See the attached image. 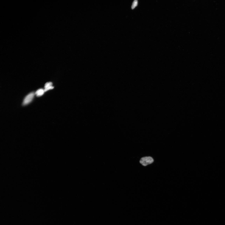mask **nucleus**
<instances>
[{
  "mask_svg": "<svg viewBox=\"0 0 225 225\" xmlns=\"http://www.w3.org/2000/svg\"><path fill=\"white\" fill-rule=\"evenodd\" d=\"M52 142V139L48 138L41 142L36 149L34 155V158L35 159L39 158L45 154L49 150Z\"/></svg>",
  "mask_w": 225,
  "mask_h": 225,
  "instance_id": "obj_1",
  "label": "nucleus"
},
{
  "mask_svg": "<svg viewBox=\"0 0 225 225\" xmlns=\"http://www.w3.org/2000/svg\"><path fill=\"white\" fill-rule=\"evenodd\" d=\"M67 138L66 134L63 133H59L54 137L52 141L55 145H59L64 143Z\"/></svg>",
  "mask_w": 225,
  "mask_h": 225,
  "instance_id": "obj_2",
  "label": "nucleus"
},
{
  "mask_svg": "<svg viewBox=\"0 0 225 225\" xmlns=\"http://www.w3.org/2000/svg\"><path fill=\"white\" fill-rule=\"evenodd\" d=\"M207 7V2L205 0H202L199 3L197 9L198 14H200L205 10Z\"/></svg>",
  "mask_w": 225,
  "mask_h": 225,
  "instance_id": "obj_3",
  "label": "nucleus"
},
{
  "mask_svg": "<svg viewBox=\"0 0 225 225\" xmlns=\"http://www.w3.org/2000/svg\"><path fill=\"white\" fill-rule=\"evenodd\" d=\"M79 125L76 123H73L69 124L67 127V133L70 132L78 129Z\"/></svg>",
  "mask_w": 225,
  "mask_h": 225,
  "instance_id": "obj_4",
  "label": "nucleus"
},
{
  "mask_svg": "<svg viewBox=\"0 0 225 225\" xmlns=\"http://www.w3.org/2000/svg\"><path fill=\"white\" fill-rule=\"evenodd\" d=\"M81 132V131L79 129L75 130L67 133L66 134V136L67 138L70 137L72 136L79 133Z\"/></svg>",
  "mask_w": 225,
  "mask_h": 225,
  "instance_id": "obj_5",
  "label": "nucleus"
}]
</instances>
